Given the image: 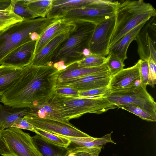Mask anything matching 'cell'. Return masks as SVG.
<instances>
[{
	"label": "cell",
	"mask_w": 156,
	"mask_h": 156,
	"mask_svg": "<svg viewBox=\"0 0 156 156\" xmlns=\"http://www.w3.org/2000/svg\"><path fill=\"white\" fill-rule=\"evenodd\" d=\"M95 147L102 146V145L108 143L115 144L111 138V134L109 133L105 135L100 138H95L93 141Z\"/></svg>",
	"instance_id": "8d00e7d4"
},
{
	"label": "cell",
	"mask_w": 156,
	"mask_h": 156,
	"mask_svg": "<svg viewBox=\"0 0 156 156\" xmlns=\"http://www.w3.org/2000/svg\"><path fill=\"white\" fill-rule=\"evenodd\" d=\"M76 26L75 22L62 18L58 19L49 26L36 41L34 57L54 38L67 32L74 30Z\"/></svg>",
	"instance_id": "5bb4252c"
},
{
	"label": "cell",
	"mask_w": 156,
	"mask_h": 156,
	"mask_svg": "<svg viewBox=\"0 0 156 156\" xmlns=\"http://www.w3.org/2000/svg\"><path fill=\"white\" fill-rule=\"evenodd\" d=\"M105 97L117 107L122 105L136 107L156 118V103L141 83L129 90L111 92Z\"/></svg>",
	"instance_id": "ba28073f"
},
{
	"label": "cell",
	"mask_w": 156,
	"mask_h": 156,
	"mask_svg": "<svg viewBox=\"0 0 156 156\" xmlns=\"http://www.w3.org/2000/svg\"><path fill=\"white\" fill-rule=\"evenodd\" d=\"M156 16L155 9L151 4L143 0L119 1L115 12V26L108 51L126 33Z\"/></svg>",
	"instance_id": "7a4b0ae2"
},
{
	"label": "cell",
	"mask_w": 156,
	"mask_h": 156,
	"mask_svg": "<svg viewBox=\"0 0 156 156\" xmlns=\"http://www.w3.org/2000/svg\"><path fill=\"white\" fill-rule=\"evenodd\" d=\"M115 23V13L110 18L96 25L89 47L91 53L104 57L108 55Z\"/></svg>",
	"instance_id": "30bf717a"
},
{
	"label": "cell",
	"mask_w": 156,
	"mask_h": 156,
	"mask_svg": "<svg viewBox=\"0 0 156 156\" xmlns=\"http://www.w3.org/2000/svg\"><path fill=\"white\" fill-rule=\"evenodd\" d=\"M27 66L16 67L0 65V97L12 86L25 70Z\"/></svg>",
	"instance_id": "ffe728a7"
},
{
	"label": "cell",
	"mask_w": 156,
	"mask_h": 156,
	"mask_svg": "<svg viewBox=\"0 0 156 156\" xmlns=\"http://www.w3.org/2000/svg\"><path fill=\"white\" fill-rule=\"evenodd\" d=\"M95 0H52L51 9L46 17L48 18H61L71 10L90 4Z\"/></svg>",
	"instance_id": "ac0fdd59"
},
{
	"label": "cell",
	"mask_w": 156,
	"mask_h": 156,
	"mask_svg": "<svg viewBox=\"0 0 156 156\" xmlns=\"http://www.w3.org/2000/svg\"><path fill=\"white\" fill-rule=\"evenodd\" d=\"M52 0H31L27 6L39 17L45 18L51 8Z\"/></svg>",
	"instance_id": "484cf974"
},
{
	"label": "cell",
	"mask_w": 156,
	"mask_h": 156,
	"mask_svg": "<svg viewBox=\"0 0 156 156\" xmlns=\"http://www.w3.org/2000/svg\"><path fill=\"white\" fill-rule=\"evenodd\" d=\"M91 54L88 48H85L83 49L82 51V54L84 57L88 56Z\"/></svg>",
	"instance_id": "f35d334b"
},
{
	"label": "cell",
	"mask_w": 156,
	"mask_h": 156,
	"mask_svg": "<svg viewBox=\"0 0 156 156\" xmlns=\"http://www.w3.org/2000/svg\"><path fill=\"white\" fill-rule=\"evenodd\" d=\"M111 93L108 86L85 91H79L78 97L85 98L105 97Z\"/></svg>",
	"instance_id": "1f68e13d"
},
{
	"label": "cell",
	"mask_w": 156,
	"mask_h": 156,
	"mask_svg": "<svg viewBox=\"0 0 156 156\" xmlns=\"http://www.w3.org/2000/svg\"><path fill=\"white\" fill-rule=\"evenodd\" d=\"M49 102L59 117L68 122L86 113L100 114L117 108L105 97L69 96L58 94L54 92Z\"/></svg>",
	"instance_id": "3957f363"
},
{
	"label": "cell",
	"mask_w": 156,
	"mask_h": 156,
	"mask_svg": "<svg viewBox=\"0 0 156 156\" xmlns=\"http://www.w3.org/2000/svg\"><path fill=\"white\" fill-rule=\"evenodd\" d=\"M34 132L48 143L60 147L67 148L71 143L68 139L39 129H34Z\"/></svg>",
	"instance_id": "cb8c5ba5"
},
{
	"label": "cell",
	"mask_w": 156,
	"mask_h": 156,
	"mask_svg": "<svg viewBox=\"0 0 156 156\" xmlns=\"http://www.w3.org/2000/svg\"><path fill=\"white\" fill-rule=\"evenodd\" d=\"M49 100L38 103L30 108V111L28 114L40 118L70 123L69 122L66 121L59 117L54 109L50 105Z\"/></svg>",
	"instance_id": "7402d4cb"
},
{
	"label": "cell",
	"mask_w": 156,
	"mask_h": 156,
	"mask_svg": "<svg viewBox=\"0 0 156 156\" xmlns=\"http://www.w3.org/2000/svg\"><path fill=\"white\" fill-rule=\"evenodd\" d=\"M111 76L109 71L84 76L57 81L55 88L69 87L79 91L108 86Z\"/></svg>",
	"instance_id": "7c38bea8"
},
{
	"label": "cell",
	"mask_w": 156,
	"mask_h": 156,
	"mask_svg": "<svg viewBox=\"0 0 156 156\" xmlns=\"http://www.w3.org/2000/svg\"><path fill=\"white\" fill-rule=\"evenodd\" d=\"M12 127L28 130L33 132L34 130L32 125L28 122L23 117L17 120L14 122Z\"/></svg>",
	"instance_id": "d590c367"
},
{
	"label": "cell",
	"mask_w": 156,
	"mask_h": 156,
	"mask_svg": "<svg viewBox=\"0 0 156 156\" xmlns=\"http://www.w3.org/2000/svg\"><path fill=\"white\" fill-rule=\"evenodd\" d=\"M32 137L42 156H64L67 151V148L49 143L37 134Z\"/></svg>",
	"instance_id": "603a6c76"
},
{
	"label": "cell",
	"mask_w": 156,
	"mask_h": 156,
	"mask_svg": "<svg viewBox=\"0 0 156 156\" xmlns=\"http://www.w3.org/2000/svg\"><path fill=\"white\" fill-rule=\"evenodd\" d=\"M30 111L29 108H13L0 103V130L12 127L17 120Z\"/></svg>",
	"instance_id": "d6986e66"
},
{
	"label": "cell",
	"mask_w": 156,
	"mask_h": 156,
	"mask_svg": "<svg viewBox=\"0 0 156 156\" xmlns=\"http://www.w3.org/2000/svg\"><path fill=\"white\" fill-rule=\"evenodd\" d=\"M108 71L105 64L95 67L78 66L76 62L70 65L65 69L59 71L57 81L87 76L101 72Z\"/></svg>",
	"instance_id": "e0dca14e"
},
{
	"label": "cell",
	"mask_w": 156,
	"mask_h": 156,
	"mask_svg": "<svg viewBox=\"0 0 156 156\" xmlns=\"http://www.w3.org/2000/svg\"><path fill=\"white\" fill-rule=\"evenodd\" d=\"M12 10L14 13L23 20H29L39 17L37 15L30 10L22 0H12Z\"/></svg>",
	"instance_id": "83f0119b"
},
{
	"label": "cell",
	"mask_w": 156,
	"mask_h": 156,
	"mask_svg": "<svg viewBox=\"0 0 156 156\" xmlns=\"http://www.w3.org/2000/svg\"></svg>",
	"instance_id": "ab89813d"
},
{
	"label": "cell",
	"mask_w": 156,
	"mask_h": 156,
	"mask_svg": "<svg viewBox=\"0 0 156 156\" xmlns=\"http://www.w3.org/2000/svg\"><path fill=\"white\" fill-rule=\"evenodd\" d=\"M54 92L57 94L72 97H78L79 91L72 88L62 87L55 88Z\"/></svg>",
	"instance_id": "e575fe53"
},
{
	"label": "cell",
	"mask_w": 156,
	"mask_h": 156,
	"mask_svg": "<svg viewBox=\"0 0 156 156\" xmlns=\"http://www.w3.org/2000/svg\"><path fill=\"white\" fill-rule=\"evenodd\" d=\"M106 58L105 64L111 76L124 69V62L115 54L110 53Z\"/></svg>",
	"instance_id": "f546056e"
},
{
	"label": "cell",
	"mask_w": 156,
	"mask_h": 156,
	"mask_svg": "<svg viewBox=\"0 0 156 156\" xmlns=\"http://www.w3.org/2000/svg\"><path fill=\"white\" fill-rule=\"evenodd\" d=\"M117 108L130 112L146 121L153 122H155L156 121V118L153 117L145 111L139 108L128 105H119L118 106Z\"/></svg>",
	"instance_id": "4dcf8cb0"
},
{
	"label": "cell",
	"mask_w": 156,
	"mask_h": 156,
	"mask_svg": "<svg viewBox=\"0 0 156 156\" xmlns=\"http://www.w3.org/2000/svg\"><path fill=\"white\" fill-rule=\"evenodd\" d=\"M0 154L2 156H42L32 136L22 129L0 130Z\"/></svg>",
	"instance_id": "8992f818"
},
{
	"label": "cell",
	"mask_w": 156,
	"mask_h": 156,
	"mask_svg": "<svg viewBox=\"0 0 156 156\" xmlns=\"http://www.w3.org/2000/svg\"><path fill=\"white\" fill-rule=\"evenodd\" d=\"M140 81L141 84L146 88L148 85L149 67L148 60L139 59Z\"/></svg>",
	"instance_id": "d6a6232c"
},
{
	"label": "cell",
	"mask_w": 156,
	"mask_h": 156,
	"mask_svg": "<svg viewBox=\"0 0 156 156\" xmlns=\"http://www.w3.org/2000/svg\"><path fill=\"white\" fill-rule=\"evenodd\" d=\"M135 40L137 44V52L140 59H151L156 62V16L146 23Z\"/></svg>",
	"instance_id": "8fae6325"
},
{
	"label": "cell",
	"mask_w": 156,
	"mask_h": 156,
	"mask_svg": "<svg viewBox=\"0 0 156 156\" xmlns=\"http://www.w3.org/2000/svg\"><path fill=\"white\" fill-rule=\"evenodd\" d=\"M74 30L54 38L33 57L31 63L36 66L53 65V63L52 61L57 51Z\"/></svg>",
	"instance_id": "2e32d148"
},
{
	"label": "cell",
	"mask_w": 156,
	"mask_h": 156,
	"mask_svg": "<svg viewBox=\"0 0 156 156\" xmlns=\"http://www.w3.org/2000/svg\"><path fill=\"white\" fill-rule=\"evenodd\" d=\"M36 41L26 43L13 50L2 60L1 65L23 67L31 63Z\"/></svg>",
	"instance_id": "9a60e30c"
},
{
	"label": "cell",
	"mask_w": 156,
	"mask_h": 156,
	"mask_svg": "<svg viewBox=\"0 0 156 156\" xmlns=\"http://www.w3.org/2000/svg\"><path fill=\"white\" fill-rule=\"evenodd\" d=\"M12 0L7 9L0 10V31L24 20L16 15L12 10Z\"/></svg>",
	"instance_id": "d4e9b609"
},
{
	"label": "cell",
	"mask_w": 156,
	"mask_h": 156,
	"mask_svg": "<svg viewBox=\"0 0 156 156\" xmlns=\"http://www.w3.org/2000/svg\"><path fill=\"white\" fill-rule=\"evenodd\" d=\"M140 83L138 60L133 66L111 76L108 87L111 93L129 90Z\"/></svg>",
	"instance_id": "4fadbf2b"
},
{
	"label": "cell",
	"mask_w": 156,
	"mask_h": 156,
	"mask_svg": "<svg viewBox=\"0 0 156 156\" xmlns=\"http://www.w3.org/2000/svg\"><path fill=\"white\" fill-rule=\"evenodd\" d=\"M59 71L51 66L31 63L1 96L0 102L16 108H30L49 100L54 93Z\"/></svg>",
	"instance_id": "6da1fadb"
},
{
	"label": "cell",
	"mask_w": 156,
	"mask_h": 156,
	"mask_svg": "<svg viewBox=\"0 0 156 156\" xmlns=\"http://www.w3.org/2000/svg\"><path fill=\"white\" fill-rule=\"evenodd\" d=\"M75 23V29L57 51L52 61L53 63L62 61L67 67L84 57L83 50L89 48L96 25L86 21Z\"/></svg>",
	"instance_id": "5b68a950"
},
{
	"label": "cell",
	"mask_w": 156,
	"mask_h": 156,
	"mask_svg": "<svg viewBox=\"0 0 156 156\" xmlns=\"http://www.w3.org/2000/svg\"><path fill=\"white\" fill-rule=\"evenodd\" d=\"M23 117L32 125L34 129H39L62 136L78 137L90 136L81 131L71 123L58 120L37 117L29 114Z\"/></svg>",
	"instance_id": "9c48e42d"
},
{
	"label": "cell",
	"mask_w": 156,
	"mask_h": 156,
	"mask_svg": "<svg viewBox=\"0 0 156 156\" xmlns=\"http://www.w3.org/2000/svg\"><path fill=\"white\" fill-rule=\"evenodd\" d=\"M106 58L95 54H91L76 62L78 66L95 67L102 66L105 64Z\"/></svg>",
	"instance_id": "f1b7e54d"
},
{
	"label": "cell",
	"mask_w": 156,
	"mask_h": 156,
	"mask_svg": "<svg viewBox=\"0 0 156 156\" xmlns=\"http://www.w3.org/2000/svg\"><path fill=\"white\" fill-rule=\"evenodd\" d=\"M58 18L39 17L14 24L0 31V65L3 59L17 48L32 41L31 34L40 36Z\"/></svg>",
	"instance_id": "277c9868"
},
{
	"label": "cell",
	"mask_w": 156,
	"mask_h": 156,
	"mask_svg": "<svg viewBox=\"0 0 156 156\" xmlns=\"http://www.w3.org/2000/svg\"><path fill=\"white\" fill-rule=\"evenodd\" d=\"M149 74L148 85L152 87L156 83V62L149 59L148 60Z\"/></svg>",
	"instance_id": "836d02e7"
},
{
	"label": "cell",
	"mask_w": 156,
	"mask_h": 156,
	"mask_svg": "<svg viewBox=\"0 0 156 156\" xmlns=\"http://www.w3.org/2000/svg\"><path fill=\"white\" fill-rule=\"evenodd\" d=\"M54 67L58 71L65 69L67 66L65 65L64 62L62 61H60L54 63L53 64Z\"/></svg>",
	"instance_id": "74e56055"
},
{
	"label": "cell",
	"mask_w": 156,
	"mask_h": 156,
	"mask_svg": "<svg viewBox=\"0 0 156 156\" xmlns=\"http://www.w3.org/2000/svg\"><path fill=\"white\" fill-rule=\"evenodd\" d=\"M145 23L140 24L125 35L109 50L108 54L111 52L113 53L124 62L127 58V53L129 46L135 40Z\"/></svg>",
	"instance_id": "44dd1931"
},
{
	"label": "cell",
	"mask_w": 156,
	"mask_h": 156,
	"mask_svg": "<svg viewBox=\"0 0 156 156\" xmlns=\"http://www.w3.org/2000/svg\"><path fill=\"white\" fill-rule=\"evenodd\" d=\"M118 2L95 0L87 5L68 11L62 18L74 22L86 21L97 25L115 14Z\"/></svg>",
	"instance_id": "52a82bcc"
},
{
	"label": "cell",
	"mask_w": 156,
	"mask_h": 156,
	"mask_svg": "<svg viewBox=\"0 0 156 156\" xmlns=\"http://www.w3.org/2000/svg\"><path fill=\"white\" fill-rule=\"evenodd\" d=\"M102 146L88 147L77 146L67 148L64 156H99Z\"/></svg>",
	"instance_id": "4316f807"
}]
</instances>
